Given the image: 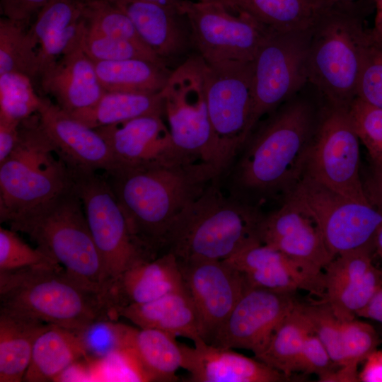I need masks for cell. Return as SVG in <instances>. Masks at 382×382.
I'll return each instance as SVG.
<instances>
[{
  "label": "cell",
  "instance_id": "6da1fadb",
  "mask_svg": "<svg viewBox=\"0 0 382 382\" xmlns=\"http://www.w3.org/2000/svg\"><path fill=\"white\" fill-rule=\"evenodd\" d=\"M137 240L158 256L181 212L214 180L202 162L114 168L105 173Z\"/></svg>",
  "mask_w": 382,
  "mask_h": 382
},
{
  "label": "cell",
  "instance_id": "8d00e7d4",
  "mask_svg": "<svg viewBox=\"0 0 382 382\" xmlns=\"http://www.w3.org/2000/svg\"><path fill=\"white\" fill-rule=\"evenodd\" d=\"M42 100L28 76L17 72L0 74V117L21 122L38 112Z\"/></svg>",
  "mask_w": 382,
  "mask_h": 382
},
{
  "label": "cell",
  "instance_id": "44dd1931",
  "mask_svg": "<svg viewBox=\"0 0 382 382\" xmlns=\"http://www.w3.org/2000/svg\"><path fill=\"white\" fill-rule=\"evenodd\" d=\"M130 18L144 44L166 65L194 47L182 9L141 0H110Z\"/></svg>",
  "mask_w": 382,
  "mask_h": 382
},
{
  "label": "cell",
  "instance_id": "db71d44e",
  "mask_svg": "<svg viewBox=\"0 0 382 382\" xmlns=\"http://www.w3.org/2000/svg\"><path fill=\"white\" fill-rule=\"evenodd\" d=\"M157 3L166 6H173L181 9V5L183 0H141Z\"/></svg>",
  "mask_w": 382,
  "mask_h": 382
},
{
  "label": "cell",
  "instance_id": "9f6ffc18",
  "mask_svg": "<svg viewBox=\"0 0 382 382\" xmlns=\"http://www.w3.org/2000/svg\"><path fill=\"white\" fill-rule=\"evenodd\" d=\"M199 1H202V2H210V1H223V0H197Z\"/></svg>",
  "mask_w": 382,
  "mask_h": 382
},
{
  "label": "cell",
  "instance_id": "74e56055",
  "mask_svg": "<svg viewBox=\"0 0 382 382\" xmlns=\"http://www.w3.org/2000/svg\"><path fill=\"white\" fill-rule=\"evenodd\" d=\"M83 16L89 28L149 50L140 39L129 16L110 0H85Z\"/></svg>",
  "mask_w": 382,
  "mask_h": 382
},
{
  "label": "cell",
  "instance_id": "ac0fdd59",
  "mask_svg": "<svg viewBox=\"0 0 382 382\" xmlns=\"http://www.w3.org/2000/svg\"><path fill=\"white\" fill-rule=\"evenodd\" d=\"M162 117L146 115L96 129L112 152L114 168L194 162L176 150Z\"/></svg>",
  "mask_w": 382,
  "mask_h": 382
},
{
  "label": "cell",
  "instance_id": "484cf974",
  "mask_svg": "<svg viewBox=\"0 0 382 382\" xmlns=\"http://www.w3.org/2000/svg\"><path fill=\"white\" fill-rule=\"evenodd\" d=\"M184 288L177 257L165 252L123 272L112 282L109 296L117 311L119 307L146 303Z\"/></svg>",
  "mask_w": 382,
  "mask_h": 382
},
{
  "label": "cell",
  "instance_id": "60d3db41",
  "mask_svg": "<svg viewBox=\"0 0 382 382\" xmlns=\"http://www.w3.org/2000/svg\"><path fill=\"white\" fill-rule=\"evenodd\" d=\"M127 325L117 320L95 322L78 332L85 358L104 359L112 354H122Z\"/></svg>",
  "mask_w": 382,
  "mask_h": 382
},
{
  "label": "cell",
  "instance_id": "f6af8a7d",
  "mask_svg": "<svg viewBox=\"0 0 382 382\" xmlns=\"http://www.w3.org/2000/svg\"><path fill=\"white\" fill-rule=\"evenodd\" d=\"M338 368L318 336L315 333L310 334L300 352L296 372L315 374L319 381L328 382Z\"/></svg>",
  "mask_w": 382,
  "mask_h": 382
},
{
  "label": "cell",
  "instance_id": "1f68e13d",
  "mask_svg": "<svg viewBox=\"0 0 382 382\" xmlns=\"http://www.w3.org/2000/svg\"><path fill=\"white\" fill-rule=\"evenodd\" d=\"M93 62L105 91L158 93L172 72L167 65L144 58Z\"/></svg>",
  "mask_w": 382,
  "mask_h": 382
},
{
  "label": "cell",
  "instance_id": "52a82bcc",
  "mask_svg": "<svg viewBox=\"0 0 382 382\" xmlns=\"http://www.w3.org/2000/svg\"><path fill=\"white\" fill-rule=\"evenodd\" d=\"M26 234L71 274L108 295L110 286L83 204L72 188L50 203L8 224Z\"/></svg>",
  "mask_w": 382,
  "mask_h": 382
},
{
  "label": "cell",
  "instance_id": "ba28073f",
  "mask_svg": "<svg viewBox=\"0 0 382 382\" xmlns=\"http://www.w3.org/2000/svg\"><path fill=\"white\" fill-rule=\"evenodd\" d=\"M203 75L215 139L212 168L219 180L248 139L253 62H204Z\"/></svg>",
  "mask_w": 382,
  "mask_h": 382
},
{
  "label": "cell",
  "instance_id": "b9f144b4",
  "mask_svg": "<svg viewBox=\"0 0 382 382\" xmlns=\"http://www.w3.org/2000/svg\"><path fill=\"white\" fill-rule=\"evenodd\" d=\"M349 112L374 168L382 171V109L356 98L349 108Z\"/></svg>",
  "mask_w": 382,
  "mask_h": 382
},
{
  "label": "cell",
  "instance_id": "7bdbcfd3",
  "mask_svg": "<svg viewBox=\"0 0 382 382\" xmlns=\"http://www.w3.org/2000/svg\"><path fill=\"white\" fill-rule=\"evenodd\" d=\"M58 265H61L46 252L27 244L16 231L0 227V270Z\"/></svg>",
  "mask_w": 382,
  "mask_h": 382
},
{
  "label": "cell",
  "instance_id": "d4e9b609",
  "mask_svg": "<svg viewBox=\"0 0 382 382\" xmlns=\"http://www.w3.org/2000/svg\"><path fill=\"white\" fill-rule=\"evenodd\" d=\"M85 0H49L28 28L37 49L40 76L83 37Z\"/></svg>",
  "mask_w": 382,
  "mask_h": 382
},
{
  "label": "cell",
  "instance_id": "ee69618b",
  "mask_svg": "<svg viewBox=\"0 0 382 382\" xmlns=\"http://www.w3.org/2000/svg\"><path fill=\"white\" fill-rule=\"evenodd\" d=\"M357 98L382 109V44L374 39L359 75Z\"/></svg>",
  "mask_w": 382,
  "mask_h": 382
},
{
  "label": "cell",
  "instance_id": "bcb514c9",
  "mask_svg": "<svg viewBox=\"0 0 382 382\" xmlns=\"http://www.w3.org/2000/svg\"><path fill=\"white\" fill-rule=\"evenodd\" d=\"M49 0H1V13L4 17L28 27L33 17Z\"/></svg>",
  "mask_w": 382,
  "mask_h": 382
},
{
  "label": "cell",
  "instance_id": "f907efd6",
  "mask_svg": "<svg viewBox=\"0 0 382 382\" xmlns=\"http://www.w3.org/2000/svg\"><path fill=\"white\" fill-rule=\"evenodd\" d=\"M357 317L370 319L382 324V288L378 291L369 303L358 312Z\"/></svg>",
  "mask_w": 382,
  "mask_h": 382
},
{
  "label": "cell",
  "instance_id": "681fc988",
  "mask_svg": "<svg viewBox=\"0 0 382 382\" xmlns=\"http://www.w3.org/2000/svg\"><path fill=\"white\" fill-rule=\"evenodd\" d=\"M364 187L369 201L382 212V171L374 168Z\"/></svg>",
  "mask_w": 382,
  "mask_h": 382
},
{
  "label": "cell",
  "instance_id": "f5cc1de1",
  "mask_svg": "<svg viewBox=\"0 0 382 382\" xmlns=\"http://www.w3.org/2000/svg\"><path fill=\"white\" fill-rule=\"evenodd\" d=\"M374 246L376 253L382 260V224L376 232Z\"/></svg>",
  "mask_w": 382,
  "mask_h": 382
},
{
  "label": "cell",
  "instance_id": "2e32d148",
  "mask_svg": "<svg viewBox=\"0 0 382 382\" xmlns=\"http://www.w3.org/2000/svg\"><path fill=\"white\" fill-rule=\"evenodd\" d=\"M178 262L198 315L202 339L211 344L248 285L243 275L225 260Z\"/></svg>",
  "mask_w": 382,
  "mask_h": 382
},
{
  "label": "cell",
  "instance_id": "d6a6232c",
  "mask_svg": "<svg viewBox=\"0 0 382 382\" xmlns=\"http://www.w3.org/2000/svg\"><path fill=\"white\" fill-rule=\"evenodd\" d=\"M313 333L311 324L298 302L274 331L264 349L254 357L290 378L306 337Z\"/></svg>",
  "mask_w": 382,
  "mask_h": 382
},
{
  "label": "cell",
  "instance_id": "f1b7e54d",
  "mask_svg": "<svg viewBox=\"0 0 382 382\" xmlns=\"http://www.w3.org/2000/svg\"><path fill=\"white\" fill-rule=\"evenodd\" d=\"M49 324L0 308V381H23L35 342Z\"/></svg>",
  "mask_w": 382,
  "mask_h": 382
},
{
  "label": "cell",
  "instance_id": "e0dca14e",
  "mask_svg": "<svg viewBox=\"0 0 382 382\" xmlns=\"http://www.w3.org/2000/svg\"><path fill=\"white\" fill-rule=\"evenodd\" d=\"M294 294L248 286L211 345L248 349L257 356L299 302Z\"/></svg>",
  "mask_w": 382,
  "mask_h": 382
},
{
  "label": "cell",
  "instance_id": "9a60e30c",
  "mask_svg": "<svg viewBox=\"0 0 382 382\" xmlns=\"http://www.w3.org/2000/svg\"><path fill=\"white\" fill-rule=\"evenodd\" d=\"M260 239L262 243L283 253L304 272L322 282L325 268L334 258L311 212L290 195L286 196L280 208L264 216Z\"/></svg>",
  "mask_w": 382,
  "mask_h": 382
},
{
  "label": "cell",
  "instance_id": "cb8c5ba5",
  "mask_svg": "<svg viewBox=\"0 0 382 382\" xmlns=\"http://www.w3.org/2000/svg\"><path fill=\"white\" fill-rule=\"evenodd\" d=\"M81 41L82 38L39 78L42 90L69 114L93 106L105 92Z\"/></svg>",
  "mask_w": 382,
  "mask_h": 382
},
{
  "label": "cell",
  "instance_id": "3957f363",
  "mask_svg": "<svg viewBox=\"0 0 382 382\" xmlns=\"http://www.w3.org/2000/svg\"><path fill=\"white\" fill-rule=\"evenodd\" d=\"M0 308L79 332L100 320H117L110 297L62 265L0 270Z\"/></svg>",
  "mask_w": 382,
  "mask_h": 382
},
{
  "label": "cell",
  "instance_id": "7c38bea8",
  "mask_svg": "<svg viewBox=\"0 0 382 382\" xmlns=\"http://www.w3.org/2000/svg\"><path fill=\"white\" fill-rule=\"evenodd\" d=\"M311 28L273 32L253 60L248 138L259 120L304 87L308 80V51Z\"/></svg>",
  "mask_w": 382,
  "mask_h": 382
},
{
  "label": "cell",
  "instance_id": "83f0119b",
  "mask_svg": "<svg viewBox=\"0 0 382 382\" xmlns=\"http://www.w3.org/2000/svg\"><path fill=\"white\" fill-rule=\"evenodd\" d=\"M117 313L138 328L158 329L193 342L202 339L198 315L186 288L146 303L119 307Z\"/></svg>",
  "mask_w": 382,
  "mask_h": 382
},
{
  "label": "cell",
  "instance_id": "5b68a950",
  "mask_svg": "<svg viewBox=\"0 0 382 382\" xmlns=\"http://www.w3.org/2000/svg\"><path fill=\"white\" fill-rule=\"evenodd\" d=\"M363 0L328 6L311 27L308 80L328 104L349 108L374 42L364 26Z\"/></svg>",
  "mask_w": 382,
  "mask_h": 382
},
{
  "label": "cell",
  "instance_id": "7dc6e473",
  "mask_svg": "<svg viewBox=\"0 0 382 382\" xmlns=\"http://www.w3.org/2000/svg\"><path fill=\"white\" fill-rule=\"evenodd\" d=\"M21 122L0 117V163L12 152L19 139Z\"/></svg>",
  "mask_w": 382,
  "mask_h": 382
},
{
  "label": "cell",
  "instance_id": "7402d4cb",
  "mask_svg": "<svg viewBox=\"0 0 382 382\" xmlns=\"http://www.w3.org/2000/svg\"><path fill=\"white\" fill-rule=\"evenodd\" d=\"M181 368L191 382H282L289 378L276 369L233 349L208 344L202 339L194 347L180 343Z\"/></svg>",
  "mask_w": 382,
  "mask_h": 382
},
{
  "label": "cell",
  "instance_id": "d590c367",
  "mask_svg": "<svg viewBox=\"0 0 382 382\" xmlns=\"http://www.w3.org/2000/svg\"><path fill=\"white\" fill-rule=\"evenodd\" d=\"M342 330L346 365L335 372L333 381H359V365L378 348L381 340L372 325L357 318L342 321Z\"/></svg>",
  "mask_w": 382,
  "mask_h": 382
},
{
  "label": "cell",
  "instance_id": "9c48e42d",
  "mask_svg": "<svg viewBox=\"0 0 382 382\" xmlns=\"http://www.w3.org/2000/svg\"><path fill=\"white\" fill-rule=\"evenodd\" d=\"M71 170L73 188L82 202L110 289L112 282L126 270L157 256L132 233L105 176L97 171Z\"/></svg>",
  "mask_w": 382,
  "mask_h": 382
},
{
  "label": "cell",
  "instance_id": "603a6c76",
  "mask_svg": "<svg viewBox=\"0 0 382 382\" xmlns=\"http://www.w3.org/2000/svg\"><path fill=\"white\" fill-rule=\"evenodd\" d=\"M224 260L243 275L248 286L293 294L304 290L323 297L322 281L268 245L253 244Z\"/></svg>",
  "mask_w": 382,
  "mask_h": 382
},
{
  "label": "cell",
  "instance_id": "4dcf8cb0",
  "mask_svg": "<svg viewBox=\"0 0 382 382\" xmlns=\"http://www.w3.org/2000/svg\"><path fill=\"white\" fill-rule=\"evenodd\" d=\"M71 115L86 125L97 129L146 115L163 116V100L161 91H105L93 106Z\"/></svg>",
  "mask_w": 382,
  "mask_h": 382
},
{
  "label": "cell",
  "instance_id": "f35d334b",
  "mask_svg": "<svg viewBox=\"0 0 382 382\" xmlns=\"http://www.w3.org/2000/svg\"><path fill=\"white\" fill-rule=\"evenodd\" d=\"M81 45L86 54L93 62L144 58L166 65L149 50L132 41L103 34L89 28L87 25Z\"/></svg>",
  "mask_w": 382,
  "mask_h": 382
},
{
  "label": "cell",
  "instance_id": "5bb4252c",
  "mask_svg": "<svg viewBox=\"0 0 382 382\" xmlns=\"http://www.w3.org/2000/svg\"><path fill=\"white\" fill-rule=\"evenodd\" d=\"M359 141L349 108L327 103L319 115L303 174L345 197L369 202L359 172Z\"/></svg>",
  "mask_w": 382,
  "mask_h": 382
},
{
  "label": "cell",
  "instance_id": "f546056e",
  "mask_svg": "<svg viewBox=\"0 0 382 382\" xmlns=\"http://www.w3.org/2000/svg\"><path fill=\"white\" fill-rule=\"evenodd\" d=\"M82 357L85 353L79 335L49 324L35 342L23 381H54Z\"/></svg>",
  "mask_w": 382,
  "mask_h": 382
},
{
  "label": "cell",
  "instance_id": "e575fe53",
  "mask_svg": "<svg viewBox=\"0 0 382 382\" xmlns=\"http://www.w3.org/2000/svg\"><path fill=\"white\" fill-rule=\"evenodd\" d=\"M37 47L28 29L2 17L0 19V74L17 72L38 79Z\"/></svg>",
  "mask_w": 382,
  "mask_h": 382
},
{
  "label": "cell",
  "instance_id": "11a10c76",
  "mask_svg": "<svg viewBox=\"0 0 382 382\" xmlns=\"http://www.w3.org/2000/svg\"><path fill=\"white\" fill-rule=\"evenodd\" d=\"M315 1L325 6H332V5H335L338 4L352 2V1H356L359 0H315Z\"/></svg>",
  "mask_w": 382,
  "mask_h": 382
},
{
  "label": "cell",
  "instance_id": "836d02e7",
  "mask_svg": "<svg viewBox=\"0 0 382 382\" xmlns=\"http://www.w3.org/2000/svg\"><path fill=\"white\" fill-rule=\"evenodd\" d=\"M277 32L311 28L328 6L315 0H227Z\"/></svg>",
  "mask_w": 382,
  "mask_h": 382
},
{
  "label": "cell",
  "instance_id": "30bf717a",
  "mask_svg": "<svg viewBox=\"0 0 382 382\" xmlns=\"http://www.w3.org/2000/svg\"><path fill=\"white\" fill-rule=\"evenodd\" d=\"M204 65L198 54L190 55L172 71L161 94L176 150L188 160L212 168L215 139L206 99Z\"/></svg>",
  "mask_w": 382,
  "mask_h": 382
},
{
  "label": "cell",
  "instance_id": "277c9868",
  "mask_svg": "<svg viewBox=\"0 0 382 382\" xmlns=\"http://www.w3.org/2000/svg\"><path fill=\"white\" fill-rule=\"evenodd\" d=\"M264 215L245 200L226 195L219 180L210 183L177 217L164 253L178 261L224 260L257 243Z\"/></svg>",
  "mask_w": 382,
  "mask_h": 382
},
{
  "label": "cell",
  "instance_id": "8992f818",
  "mask_svg": "<svg viewBox=\"0 0 382 382\" xmlns=\"http://www.w3.org/2000/svg\"><path fill=\"white\" fill-rule=\"evenodd\" d=\"M71 168L42 127L38 112L23 120L19 139L0 163V221L33 212L70 190Z\"/></svg>",
  "mask_w": 382,
  "mask_h": 382
},
{
  "label": "cell",
  "instance_id": "7a4b0ae2",
  "mask_svg": "<svg viewBox=\"0 0 382 382\" xmlns=\"http://www.w3.org/2000/svg\"><path fill=\"white\" fill-rule=\"evenodd\" d=\"M314 105L298 94L284 102L245 142L230 193L286 194L303 176L318 122Z\"/></svg>",
  "mask_w": 382,
  "mask_h": 382
},
{
  "label": "cell",
  "instance_id": "ffe728a7",
  "mask_svg": "<svg viewBox=\"0 0 382 382\" xmlns=\"http://www.w3.org/2000/svg\"><path fill=\"white\" fill-rule=\"evenodd\" d=\"M40 122L69 168L105 173L115 167L112 152L96 131L43 98Z\"/></svg>",
  "mask_w": 382,
  "mask_h": 382
},
{
  "label": "cell",
  "instance_id": "4316f807",
  "mask_svg": "<svg viewBox=\"0 0 382 382\" xmlns=\"http://www.w3.org/2000/svg\"><path fill=\"white\" fill-rule=\"evenodd\" d=\"M176 337L154 328L127 325L122 352L145 381L173 382L182 365V354Z\"/></svg>",
  "mask_w": 382,
  "mask_h": 382
},
{
  "label": "cell",
  "instance_id": "c3c4849f",
  "mask_svg": "<svg viewBox=\"0 0 382 382\" xmlns=\"http://www.w3.org/2000/svg\"><path fill=\"white\" fill-rule=\"evenodd\" d=\"M359 381L382 382V348H377L364 361Z\"/></svg>",
  "mask_w": 382,
  "mask_h": 382
},
{
  "label": "cell",
  "instance_id": "816d5d0a",
  "mask_svg": "<svg viewBox=\"0 0 382 382\" xmlns=\"http://www.w3.org/2000/svg\"><path fill=\"white\" fill-rule=\"evenodd\" d=\"M376 8L374 26L371 31L374 38L382 43V0H371Z\"/></svg>",
  "mask_w": 382,
  "mask_h": 382
},
{
  "label": "cell",
  "instance_id": "ab89813d",
  "mask_svg": "<svg viewBox=\"0 0 382 382\" xmlns=\"http://www.w3.org/2000/svg\"><path fill=\"white\" fill-rule=\"evenodd\" d=\"M303 312L308 318L313 333L323 344L333 361L339 368L346 365L343 345L342 321L325 301L301 303Z\"/></svg>",
  "mask_w": 382,
  "mask_h": 382
},
{
  "label": "cell",
  "instance_id": "4fadbf2b",
  "mask_svg": "<svg viewBox=\"0 0 382 382\" xmlns=\"http://www.w3.org/2000/svg\"><path fill=\"white\" fill-rule=\"evenodd\" d=\"M286 195L301 202L311 212L333 257L363 248L374 250L382 212L370 202L345 197L306 174Z\"/></svg>",
  "mask_w": 382,
  "mask_h": 382
},
{
  "label": "cell",
  "instance_id": "d6986e66",
  "mask_svg": "<svg viewBox=\"0 0 382 382\" xmlns=\"http://www.w3.org/2000/svg\"><path fill=\"white\" fill-rule=\"evenodd\" d=\"M371 248L347 252L335 257L323 271V295L336 317L357 318L382 288V270L372 262Z\"/></svg>",
  "mask_w": 382,
  "mask_h": 382
},
{
  "label": "cell",
  "instance_id": "8fae6325",
  "mask_svg": "<svg viewBox=\"0 0 382 382\" xmlns=\"http://www.w3.org/2000/svg\"><path fill=\"white\" fill-rule=\"evenodd\" d=\"M194 47L207 64L253 62L275 30L227 0L202 2L183 0Z\"/></svg>",
  "mask_w": 382,
  "mask_h": 382
}]
</instances>
